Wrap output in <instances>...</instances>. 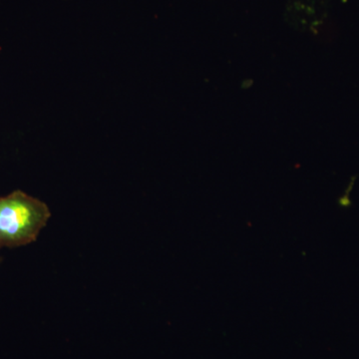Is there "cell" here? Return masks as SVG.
<instances>
[{
	"label": "cell",
	"instance_id": "obj_1",
	"mask_svg": "<svg viewBox=\"0 0 359 359\" xmlns=\"http://www.w3.org/2000/svg\"><path fill=\"white\" fill-rule=\"evenodd\" d=\"M50 216L46 204L22 191L0 197V249L35 242Z\"/></svg>",
	"mask_w": 359,
	"mask_h": 359
}]
</instances>
